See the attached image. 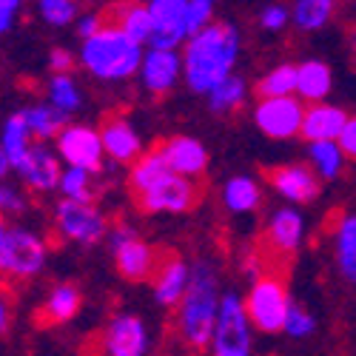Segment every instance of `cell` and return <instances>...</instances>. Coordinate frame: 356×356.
Here are the masks:
<instances>
[{
  "instance_id": "1",
  "label": "cell",
  "mask_w": 356,
  "mask_h": 356,
  "mask_svg": "<svg viewBox=\"0 0 356 356\" xmlns=\"http://www.w3.org/2000/svg\"><path fill=\"white\" fill-rule=\"evenodd\" d=\"M220 305H222V291H220L217 268L209 259L191 262V282L183 302L177 305V319H174L177 337L183 339L186 348L209 350L217 328Z\"/></svg>"
},
{
  "instance_id": "2",
  "label": "cell",
  "mask_w": 356,
  "mask_h": 356,
  "mask_svg": "<svg viewBox=\"0 0 356 356\" xmlns=\"http://www.w3.org/2000/svg\"><path fill=\"white\" fill-rule=\"evenodd\" d=\"M240 51V35L231 23H211L186 46V83L191 92L211 95L214 88L231 77V66Z\"/></svg>"
},
{
  "instance_id": "3",
  "label": "cell",
  "mask_w": 356,
  "mask_h": 356,
  "mask_svg": "<svg viewBox=\"0 0 356 356\" xmlns=\"http://www.w3.org/2000/svg\"><path fill=\"white\" fill-rule=\"evenodd\" d=\"M80 57L86 69L103 80H123L143 66L140 43H134L131 38H126L123 32L108 29V26H103L100 35L83 43Z\"/></svg>"
},
{
  "instance_id": "4",
  "label": "cell",
  "mask_w": 356,
  "mask_h": 356,
  "mask_svg": "<svg viewBox=\"0 0 356 356\" xmlns=\"http://www.w3.org/2000/svg\"><path fill=\"white\" fill-rule=\"evenodd\" d=\"M243 302H245V314L254 325V331L268 334V337L282 334L288 311L293 305L285 280L277 274H262L259 280H254L243 296Z\"/></svg>"
},
{
  "instance_id": "5",
  "label": "cell",
  "mask_w": 356,
  "mask_h": 356,
  "mask_svg": "<svg viewBox=\"0 0 356 356\" xmlns=\"http://www.w3.org/2000/svg\"><path fill=\"white\" fill-rule=\"evenodd\" d=\"M209 356H254V325L245 314L243 296L236 291L222 293Z\"/></svg>"
},
{
  "instance_id": "6",
  "label": "cell",
  "mask_w": 356,
  "mask_h": 356,
  "mask_svg": "<svg viewBox=\"0 0 356 356\" xmlns=\"http://www.w3.org/2000/svg\"><path fill=\"white\" fill-rule=\"evenodd\" d=\"M49 259V245L40 234L12 225L6 240L0 243V277L9 280H35Z\"/></svg>"
},
{
  "instance_id": "7",
  "label": "cell",
  "mask_w": 356,
  "mask_h": 356,
  "mask_svg": "<svg viewBox=\"0 0 356 356\" xmlns=\"http://www.w3.org/2000/svg\"><path fill=\"white\" fill-rule=\"evenodd\" d=\"M54 228L66 243L97 245L108 231V222H106L103 211H97L92 202L60 200L54 209Z\"/></svg>"
},
{
  "instance_id": "8",
  "label": "cell",
  "mask_w": 356,
  "mask_h": 356,
  "mask_svg": "<svg viewBox=\"0 0 356 356\" xmlns=\"http://www.w3.org/2000/svg\"><path fill=\"white\" fill-rule=\"evenodd\" d=\"M197 200H200L197 183L168 171L163 180H157L152 188L137 197V209L143 214H183L194 209Z\"/></svg>"
},
{
  "instance_id": "9",
  "label": "cell",
  "mask_w": 356,
  "mask_h": 356,
  "mask_svg": "<svg viewBox=\"0 0 356 356\" xmlns=\"http://www.w3.org/2000/svg\"><path fill=\"white\" fill-rule=\"evenodd\" d=\"M100 348L106 356H148V350H152V337H148L145 319L131 311L114 314L103 328Z\"/></svg>"
},
{
  "instance_id": "10",
  "label": "cell",
  "mask_w": 356,
  "mask_h": 356,
  "mask_svg": "<svg viewBox=\"0 0 356 356\" xmlns=\"http://www.w3.org/2000/svg\"><path fill=\"white\" fill-rule=\"evenodd\" d=\"M148 12H152V38H148V43L160 51H174V46H180V40L188 35V0H152Z\"/></svg>"
},
{
  "instance_id": "11",
  "label": "cell",
  "mask_w": 356,
  "mask_h": 356,
  "mask_svg": "<svg viewBox=\"0 0 356 356\" xmlns=\"http://www.w3.org/2000/svg\"><path fill=\"white\" fill-rule=\"evenodd\" d=\"M257 126L274 137V140H288L296 131H302V120L305 111L296 97H277V100H259L257 111H254Z\"/></svg>"
},
{
  "instance_id": "12",
  "label": "cell",
  "mask_w": 356,
  "mask_h": 356,
  "mask_svg": "<svg viewBox=\"0 0 356 356\" xmlns=\"http://www.w3.org/2000/svg\"><path fill=\"white\" fill-rule=\"evenodd\" d=\"M57 148H60V157L69 163V168H83L88 174L100 171V157H103L100 131L86 126H66L63 134L57 137Z\"/></svg>"
},
{
  "instance_id": "13",
  "label": "cell",
  "mask_w": 356,
  "mask_h": 356,
  "mask_svg": "<svg viewBox=\"0 0 356 356\" xmlns=\"http://www.w3.org/2000/svg\"><path fill=\"white\" fill-rule=\"evenodd\" d=\"M188 282H191V265L177 257V254H165L160 259V268L152 280V288H154V302L160 308H174L183 302V296L188 291Z\"/></svg>"
},
{
  "instance_id": "14",
  "label": "cell",
  "mask_w": 356,
  "mask_h": 356,
  "mask_svg": "<svg viewBox=\"0 0 356 356\" xmlns=\"http://www.w3.org/2000/svg\"><path fill=\"white\" fill-rule=\"evenodd\" d=\"M114 257V268L126 282H145V280H154L157 268H160V254L157 248H152L148 243H143L140 236L120 248L111 251Z\"/></svg>"
},
{
  "instance_id": "15",
  "label": "cell",
  "mask_w": 356,
  "mask_h": 356,
  "mask_svg": "<svg viewBox=\"0 0 356 356\" xmlns=\"http://www.w3.org/2000/svg\"><path fill=\"white\" fill-rule=\"evenodd\" d=\"M103 26L117 29L126 38H131L134 43H145L152 38V12L148 6L137 3V0H117V3H108L100 12Z\"/></svg>"
},
{
  "instance_id": "16",
  "label": "cell",
  "mask_w": 356,
  "mask_h": 356,
  "mask_svg": "<svg viewBox=\"0 0 356 356\" xmlns=\"http://www.w3.org/2000/svg\"><path fill=\"white\" fill-rule=\"evenodd\" d=\"M265 177L271 180V186L291 202H311L319 194V177L314 174L311 165L293 163V165H280V168H268Z\"/></svg>"
},
{
  "instance_id": "17",
  "label": "cell",
  "mask_w": 356,
  "mask_h": 356,
  "mask_svg": "<svg viewBox=\"0 0 356 356\" xmlns=\"http://www.w3.org/2000/svg\"><path fill=\"white\" fill-rule=\"evenodd\" d=\"M17 174L23 177V183L35 191H54V188H60V180H63L60 160H54V154L46 145L29 148L26 160L17 165Z\"/></svg>"
},
{
  "instance_id": "18",
  "label": "cell",
  "mask_w": 356,
  "mask_h": 356,
  "mask_svg": "<svg viewBox=\"0 0 356 356\" xmlns=\"http://www.w3.org/2000/svg\"><path fill=\"white\" fill-rule=\"evenodd\" d=\"M160 152H163L168 168L180 177H188V180L200 177L205 171V165H209V154H205L202 143L194 137H183V134L171 137V140L160 143Z\"/></svg>"
},
{
  "instance_id": "19",
  "label": "cell",
  "mask_w": 356,
  "mask_h": 356,
  "mask_svg": "<svg viewBox=\"0 0 356 356\" xmlns=\"http://www.w3.org/2000/svg\"><path fill=\"white\" fill-rule=\"evenodd\" d=\"M100 140H103V152H108L114 160H120V163L137 160V154H140V137L129 126V120L123 114H108L106 117L103 126H100Z\"/></svg>"
},
{
  "instance_id": "20",
  "label": "cell",
  "mask_w": 356,
  "mask_h": 356,
  "mask_svg": "<svg viewBox=\"0 0 356 356\" xmlns=\"http://www.w3.org/2000/svg\"><path fill=\"white\" fill-rule=\"evenodd\" d=\"M180 57H177L174 51H160V49H152L145 57H143V83L148 92L154 95H165L168 88H174L177 77H180Z\"/></svg>"
},
{
  "instance_id": "21",
  "label": "cell",
  "mask_w": 356,
  "mask_h": 356,
  "mask_svg": "<svg viewBox=\"0 0 356 356\" xmlns=\"http://www.w3.org/2000/svg\"><path fill=\"white\" fill-rule=\"evenodd\" d=\"M345 123H348V117H345L342 108H337V106H311L305 111L300 134L311 143H337Z\"/></svg>"
},
{
  "instance_id": "22",
  "label": "cell",
  "mask_w": 356,
  "mask_h": 356,
  "mask_svg": "<svg viewBox=\"0 0 356 356\" xmlns=\"http://www.w3.org/2000/svg\"><path fill=\"white\" fill-rule=\"evenodd\" d=\"M83 308V293L72 282H57L40 305V319L49 325H69Z\"/></svg>"
},
{
  "instance_id": "23",
  "label": "cell",
  "mask_w": 356,
  "mask_h": 356,
  "mask_svg": "<svg viewBox=\"0 0 356 356\" xmlns=\"http://www.w3.org/2000/svg\"><path fill=\"white\" fill-rule=\"evenodd\" d=\"M302 234H305V222L300 217V211L293 209H282L271 217L268 228H265V240L277 254H293L302 245Z\"/></svg>"
},
{
  "instance_id": "24",
  "label": "cell",
  "mask_w": 356,
  "mask_h": 356,
  "mask_svg": "<svg viewBox=\"0 0 356 356\" xmlns=\"http://www.w3.org/2000/svg\"><path fill=\"white\" fill-rule=\"evenodd\" d=\"M168 171H171V168H168V163H165V157H163V152H160V145L152 148V152H148L145 157H140V160L134 163V168H131L129 186H131L134 197H140L143 191H148L157 180H163Z\"/></svg>"
},
{
  "instance_id": "25",
  "label": "cell",
  "mask_w": 356,
  "mask_h": 356,
  "mask_svg": "<svg viewBox=\"0 0 356 356\" xmlns=\"http://www.w3.org/2000/svg\"><path fill=\"white\" fill-rule=\"evenodd\" d=\"M296 92L305 100H322L331 92V69L319 60H308L302 66H296Z\"/></svg>"
},
{
  "instance_id": "26",
  "label": "cell",
  "mask_w": 356,
  "mask_h": 356,
  "mask_svg": "<svg viewBox=\"0 0 356 356\" xmlns=\"http://www.w3.org/2000/svg\"><path fill=\"white\" fill-rule=\"evenodd\" d=\"M222 200L231 214H251V211H257L262 194L251 177H231L222 191Z\"/></svg>"
},
{
  "instance_id": "27",
  "label": "cell",
  "mask_w": 356,
  "mask_h": 356,
  "mask_svg": "<svg viewBox=\"0 0 356 356\" xmlns=\"http://www.w3.org/2000/svg\"><path fill=\"white\" fill-rule=\"evenodd\" d=\"M29 137H32V129H29L26 111L12 114L9 120H6V126H3V148H6V154H9L12 168H17V165L26 160L29 148H32V143H29Z\"/></svg>"
},
{
  "instance_id": "28",
  "label": "cell",
  "mask_w": 356,
  "mask_h": 356,
  "mask_svg": "<svg viewBox=\"0 0 356 356\" xmlns=\"http://www.w3.org/2000/svg\"><path fill=\"white\" fill-rule=\"evenodd\" d=\"M337 262L345 280L356 282V217H342L337 225Z\"/></svg>"
},
{
  "instance_id": "29",
  "label": "cell",
  "mask_w": 356,
  "mask_h": 356,
  "mask_svg": "<svg viewBox=\"0 0 356 356\" xmlns=\"http://www.w3.org/2000/svg\"><path fill=\"white\" fill-rule=\"evenodd\" d=\"M26 120H29V129H32V134L38 137H60L66 123H69V114L54 108V106H38L32 111H26Z\"/></svg>"
},
{
  "instance_id": "30",
  "label": "cell",
  "mask_w": 356,
  "mask_h": 356,
  "mask_svg": "<svg viewBox=\"0 0 356 356\" xmlns=\"http://www.w3.org/2000/svg\"><path fill=\"white\" fill-rule=\"evenodd\" d=\"M291 92H296V66H280L257 83V97L262 100L291 97Z\"/></svg>"
},
{
  "instance_id": "31",
  "label": "cell",
  "mask_w": 356,
  "mask_h": 356,
  "mask_svg": "<svg viewBox=\"0 0 356 356\" xmlns=\"http://www.w3.org/2000/svg\"><path fill=\"white\" fill-rule=\"evenodd\" d=\"M331 15H334V0H296V6H293V23L302 32L322 29Z\"/></svg>"
},
{
  "instance_id": "32",
  "label": "cell",
  "mask_w": 356,
  "mask_h": 356,
  "mask_svg": "<svg viewBox=\"0 0 356 356\" xmlns=\"http://www.w3.org/2000/svg\"><path fill=\"white\" fill-rule=\"evenodd\" d=\"M243 97H245V83L240 80V77H225L214 92L209 95V106H211V111L214 114H225V111H231V108H236L243 103Z\"/></svg>"
},
{
  "instance_id": "33",
  "label": "cell",
  "mask_w": 356,
  "mask_h": 356,
  "mask_svg": "<svg viewBox=\"0 0 356 356\" xmlns=\"http://www.w3.org/2000/svg\"><path fill=\"white\" fill-rule=\"evenodd\" d=\"M311 163L316 165L322 180H334L342 168V148L339 143H311Z\"/></svg>"
},
{
  "instance_id": "34",
  "label": "cell",
  "mask_w": 356,
  "mask_h": 356,
  "mask_svg": "<svg viewBox=\"0 0 356 356\" xmlns=\"http://www.w3.org/2000/svg\"><path fill=\"white\" fill-rule=\"evenodd\" d=\"M60 191L66 194V200H74V202H92V200H95L92 174L83 171V168H69V171H63Z\"/></svg>"
},
{
  "instance_id": "35",
  "label": "cell",
  "mask_w": 356,
  "mask_h": 356,
  "mask_svg": "<svg viewBox=\"0 0 356 356\" xmlns=\"http://www.w3.org/2000/svg\"><path fill=\"white\" fill-rule=\"evenodd\" d=\"M282 334L291 337V339H308V337H314V334H316V316H314L308 308H302V305L293 302L291 311H288V319H285Z\"/></svg>"
},
{
  "instance_id": "36",
  "label": "cell",
  "mask_w": 356,
  "mask_h": 356,
  "mask_svg": "<svg viewBox=\"0 0 356 356\" xmlns=\"http://www.w3.org/2000/svg\"><path fill=\"white\" fill-rule=\"evenodd\" d=\"M49 97H51V106L60 108V111H74L80 106V92L77 86L66 77V74H57L51 83H49Z\"/></svg>"
},
{
  "instance_id": "37",
  "label": "cell",
  "mask_w": 356,
  "mask_h": 356,
  "mask_svg": "<svg viewBox=\"0 0 356 356\" xmlns=\"http://www.w3.org/2000/svg\"><path fill=\"white\" fill-rule=\"evenodd\" d=\"M40 15L49 26H66L74 20L77 6L74 0H40Z\"/></svg>"
},
{
  "instance_id": "38",
  "label": "cell",
  "mask_w": 356,
  "mask_h": 356,
  "mask_svg": "<svg viewBox=\"0 0 356 356\" xmlns=\"http://www.w3.org/2000/svg\"><path fill=\"white\" fill-rule=\"evenodd\" d=\"M214 0H188V17H186V32L188 38L200 35L205 26H211Z\"/></svg>"
},
{
  "instance_id": "39",
  "label": "cell",
  "mask_w": 356,
  "mask_h": 356,
  "mask_svg": "<svg viewBox=\"0 0 356 356\" xmlns=\"http://www.w3.org/2000/svg\"><path fill=\"white\" fill-rule=\"evenodd\" d=\"M23 209H26V200L15 188L0 186V217L3 214H20Z\"/></svg>"
},
{
  "instance_id": "40",
  "label": "cell",
  "mask_w": 356,
  "mask_h": 356,
  "mask_svg": "<svg viewBox=\"0 0 356 356\" xmlns=\"http://www.w3.org/2000/svg\"><path fill=\"white\" fill-rule=\"evenodd\" d=\"M339 148H342V154H348L350 160H356V117H350V120L345 123L342 134H339Z\"/></svg>"
},
{
  "instance_id": "41",
  "label": "cell",
  "mask_w": 356,
  "mask_h": 356,
  "mask_svg": "<svg viewBox=\"0 0 356 356\" xmlns=\"http://www.w3.org/2000/svg\"><path fill=\"white\" fill-rule=\"evenodd\" d=\"M77 32H80L83 43H86V40H92L95 35H100V32H103V20H100V15H86V17L77 23Z\"/></svg>"
},
{
  "instance_id": "42",
  "label": "cell",
  "mask_w": 356,
  "mask_h": 356,
  "mask_svg": "<svg viewBox=\"0 0 356 356\" xmlns=\"http://www.w3.org/2000/svg\"><path fill=\"white\" fill-rule=\"evenodd\" d=\"M49 66H51L57 74H66V72L74 66V57H72L66 49H51V54H49Z\"/></svg>"
},
{
  "instance_id": "43",
  "label": "cell",
  "mask_w": 356,
  "mask_h": 356,
  "mask_svg": "<svg viewBox=\"0 0 356 356\" xmlns=\"http://www.w3.org/2000/svg\"><path fill=\"white\" fill-rule=\"evenodd\" d=\"M285 20H288V12L282 6H268L262 12V26L265 29H282Z\"/></svg>"
},
{
  "instance_id": "44",
  "label": "cell",
  "mask_w": 356,
  "mask_h": 356,
  "mask_svg": "<svg viewBox=\"0 0 356 356\" xmlns=\"http://www.w3.org/2000/svg\"><path fill=\"white\" fill-rule=\"evenodd\" d=\"M9 325H12V311H9V300L0 293V337L9 334Z\"/></svg>"
},
{
  "instance_id": "45",
  "label": "cell",
  "mask_w": 356,
  "mask_h": 356,
  "mask_svg": "<svg viewBox=\"0 0 356 356\" xmlns=\"http://www.w3.org/2000/svg\"><path fill=\"white\" fill-rule=\"evenodd\" d=\"M9 168H12V163H9V154H6V148L0 145V180L9 174Z\"/></svg>"
},
{
  "instance_id": "46",
  "label": "cell",
  "mask_w": 356,
  "mask_h": 356,
  "mask_svg": "<svg viewBox=\"0 0 356 356\" xmlns=\"http://www.w3.org/2000/svg\"><path fill=\"white\" fill-rule=\"evenodd\" d=\"M20 3H23V0H0V12H9V15H15V12L20 9Z\"/></svg>"
},
{
  "instance_id": "47",
  "label": "cell",
  "mask_w": 356,
  "mask_h": 356,
  "mask_svg": "<svg viewBox=\"0 0 356 356\" xmlns=\"http://www.w3.org/2000/svg\"><path fill=\"white\" fill-rule=\"evenodd\" d=\"M12 20H15V15H9V12H0V35L9 32V29H12Z\"/></svg>"
},
{
  "instance_id": "48",
  "label": "cell",
  "mask_w": 356,
  "mask_h": 356,
  "mask_svg": "<svg viewBox=\"0 0 356 356\" xmlns=\"http://www.w3.org/2000/svg\"><path fill=\"white\" fill-rule=\"evenodd\" d=\"M6 234H9V225H6V220H3V217H0V243L6 240Z\"/></svg>"
},
{
  "instance_id": "49",
  "label": "cell",
  "mask_w": 356,
  "mask_h": 356,
  "mask_svg": "<svg viewBox=\"0 0 356 356\" xmlns=\"http://www.w3.org/2000/svg\"><path fill=\"white\" fill-rule=\"evenodd\" d=\"M353 46H356V35H353Z\"/></svg>"
}]
</instances>
